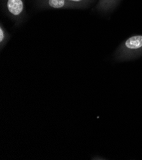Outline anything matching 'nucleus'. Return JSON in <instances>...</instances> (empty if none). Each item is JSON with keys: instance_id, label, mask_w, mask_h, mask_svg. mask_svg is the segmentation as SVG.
I'll return each instance as SVG.
<instances>
[{"instance_id": "obj_6", "label": "nucleus", "mask_w": 142, "mask_h": 160, "mask_svg": "<svg viewBox=\"0 0 142 160\" xmlns=\"http://www.w3.org/2000/svg\"><path fill=\"white\" fill-rule=\"evenodd\" d=\"M71 5H72L75 9H85L91 6L95 0H67Z\"/></svg>"}, {"instance_id": "obj_5", "label": "nucleus", "mask_w": 142, "mask_h": 160, "mask_svg": "<svg viewBox=\"0 0 142 160\" xmlns=\"http://www.w3.org/2000/svg\"><path fill=\"white\" fill-rule=\"evenodd\" d=\"M11 35L3 26L2 22L0 23V49L1 51L6 46L10 39Z\"/></svg>"}, {"instance_id": "obj_4", "label": "nucleus", "mask_w": 142, "mask_h": 160, "mask_svg": "<svg viewBox=\"0 0 142 160\" xmlns=\"http://www.w3.org/2000/svg\"><path fill=\"white\" fill-rule=\"evenodd\" d=\"M122 0H98L95 9L100 13H107L114 11Z\"/></svg>"}, {"instance_id": "obj_1", "label": "nucleus", "mask_w": 142, "mask_h": 160, "mask_svg": "<svg viewBox=\"0 0 142 160\" xmlns=\"http://www.w3.org/2000/svg\"><path fill=\"white\" fill-rule=\"evenodd\" d=\"M117 62L136 59L142 56V35H135L124 40L114 52Z\"/></svg>"}, {"instance_id": "obj_3", "label": "nucleus", "mask_w": 142, "mask_h": 160, "mask_svg": "<svg viewBox=\"0 0 142 160\" xmlns=\"http://www.w3.org/2000/svg\"><path fill=\"white\" fill-rule=\"evenodd\" d=\"M35 5L40 10L75 9L67 0H34Z\"/></svg>"}, {"instance_id": "obj_2", "label": "nucleus", "mask_w": 142, "mask_h": 160, "mask_svg": "<svg viewBox=\"0 0 142 160\" xmlns=\"http://www.w3.org/2000/svg\"><path fill=\"white\" fill-rule=\"evenodd\" d=\"M25 2L26 0H1L3 12L15 27L21 26L28 17Z\"/></svg>"}]
</instances>
